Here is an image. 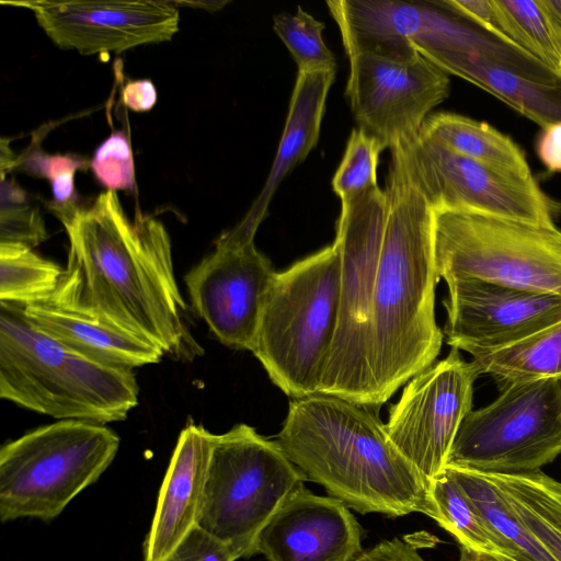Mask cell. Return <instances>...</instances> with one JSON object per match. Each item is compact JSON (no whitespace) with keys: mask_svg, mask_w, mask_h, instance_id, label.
I'll list each match as a JSON object with an SVG mask.
<instances>
[{"mask_svg":"<svg viewBox=\"0 0 561 561\" xmlns=\"http://www.w3.org/2000/svg\"><path fill=\"white\" fill-rule=\"evenodd\" d=\"M436 271L561 296V230L469 210L434 209Z\"/></svg>","mask_w":561,"mask_h":561,"instance_id":"cell-8","label":"cell"},{"mask_svg":"<svg viewBox=\"0 0 561 561\" xmlns=\"http://www.w3.org/2000/svg\"><path fill=\"white\" fill-rule=\"evenodd\" d=\"M273 28L289 50L298 72L336 70L335 58L322 37L324 23L301 7H297L295 14L282 12L274 15Z\"/></svg>","mask_w":561,"mask_h":561,"instance_id":"cell-29","label":"cell"},{"mask_svg":"<svg viewBox=\"0 0 561 561\" xmlns=\"http://www.w3.org/2000/svg\"><path fill=\"white\" fill-rule=\"evenodd\" d=\"M478 377L474 365L451 347L447 357L408 381L389 411L390 439L430 483L445 469L458 430L472 410Z\"/></svg>","mask_w":561,"mask_h":561,"instance_id":"cell-14","label":"cell"},{"mask_svg":"<svg viewBox=\"0 0 561 561\" xmlns=\"http://www.w3.org/2000/svg\"><path fill=\"white\" fill-rule=\"evenodd\" d=\"M421 135L458 154L522 176H531L519 146L483 122L455 113L431 114Z\"/></svg>","mask_w":561,"mask_h":561,"instance_id":"cell-22","label":"cell"},{"mask_svg":"<svg viewBox=\"0 0 561 561\" xmlns=\"http://www.w3.org/2000/svg\"><path fill=\"white\" fill-rule=\"evenodd\" d=\"M39 144L41 138L34 135L31 145L16 156L13 170L49 181L53 201L48 204V209L56 216L80 204L75 190V174L90 168V160L75 153L49 154Z\"/></svg>","mask_w":561,"mask_h":561,"instance_id":"cell-28","label":"cell"},{"mask_svg":"<svg viewBox=\"0 0 561 561\" xmlns=\"http://www.w3.org/2000/svg\"><path fill=\"white\" fill-rule=\"evenodd\" d=\"M47 238L38 207L31 204L27 193L13 178L1 175L0 243H20L33 249Z\"/></svg>","mask_w":561,"mask_h":561,"instance_id":"cell-31","label":"cell"},{"mask_svg":"<svg viewBox=\"0 0 561 561\" xmlns=\"http://www.w3.org/2000/svg\"><path fill=\"white\" fill-rule=\"evenodd\" d=\"M57 218L69 252L50 302L151 343L173 359L203 354L186 323L170 236L160 220L140 211L129 219L108 190Z\"/></svg>","mask_w":561,"mask_h":561,"instance_id":"cell-1","label":"cell"},{"mask_svg":"<svg viewBox=\"0 0 561 561\" xmlns=\"http://www.w3.org/2000/svg\"><path fill=\"white\" fill-rule=\"evenodd\" d=\"M420 186L434 209L469 210L554 226L561 205L534 176L458 154L422 136L408 142Z\"/></svg>","mask_w":561,"mask_h":561,"instance_id":"cell-12","label":"cell"},{"mask_svg":"<svg viewBox=\"0 0 561 561\" xmlns=\"http://www.w3.org/2000/svg\"><path fill=\"white\" fill-rule=\"evenodd\" d=\"M431 494L438 513L436 522L460 546L488 554L528 561L483 519L445 469L431 482Z\"/></svg>","mask_w":561,"mask_h":561,"instance_id":"cell-24","label":"cell"},{"mask_svg":"<svg viewBox=\"0 0 561 561\" xmlns=\"http://www.w3.org/2000/svg\"><path fill=\"white\" fill-rule=\"evenodd\" d=\"M540 3L548 14L557 34L561 37V0H540Z\"/></svg>","mask_w":561,"mask_h":561,"instance_id":"cell-39","label":"cell"},{"mask_svg":"<svg viewBox=\"0 0 561 561\" xmlns=\"http://www.w3.org/2000/svg\"><path fill=\"white\" fill-rule=\"evenodd\" d=\"M174 7L176 5H187V7H198L205 9L207 11H216L220 10L224 5L228 3V1H203V2H193V1H170Z\"/></svg>","mask_w":561,"mask_h":561,"instance_id":"cell-40","label":"cell"},{"mask_svg":"<svg viewBox=\"0 0 561 561\" xmlns=\"http://www.w3.org/2000/svg\"><path fill=\"white\" fill-rule=\"evenodd\" d=\"M24 313L41 332L104 365L133 369L159 363L164 355L151 343L50 301L25 306Z\"/></svg>","mask_w":561,"mask_h":561,"instance_id":"cell-20","label":"cell"},{"mask_svg":"<svg viewBox=\"0 0 561 561\" xmlns=\"http://www.w3.org/2000/svg\"><path fill=\"white\" fill-rule=\"evenodd\" d=\"M334 71L298 72L282 137L268 176L242 221L257 229L282 181L314 148L319 140Z\"/></svg>","mask_w":561,"mask_h":561,"instance_id":"cell-19","label":"cell"},{"mask_svg":"<svg viewBox=\"0 0 561 561\" xmlns=\"http://www.w3.org/2000/svg\"><path fill=\"white\" fill-rule=\"evenodd\" d=\"M344 50L354 118L389 149L417 138L431 111L449 95V75L405 42Z\"/></svg>","mask_w":561,"mask_h":561,"instance_id":"cell-11","label":"cell"},{"mask_svg":"<svg viewBox=\"0 0 561 561\" xmlns=\"http://www.w3.org/2000/svg\"><path fill=\"white\" fill-rule=\"evenodd\" d=\"M213 437L194 423L181 431L144 541V561L163 560L197 527Z\"/></svg>","mask_w":561,"mask_h":561,"instance_id":"cell-18","label":"cell"},{"mask_svg":"<svg viewBox=\"0 0 561 561\" xmlns=\"http://www.w3.org/2000/svg\"><path fill=\"white\" fill-rule=\"evenodd\" d=\"M445 2L451 9L472 20L482 27L507 38L504 35L493 0H445Z\"/></svg>","mask_w":561,"mask_h":561,"instance_id":"cell-34","label":"cell"},{"mask_svg":"<svg viewBox=\"0 0 561 561\" xmlns=\"http://www.w3.org/2000/svg\"><path fill=\"white\" fill-rule=\"evenodd\" d=\"M446 284L444 339L471 356L512 345L561 321V296L477 278Z\"/></svg>","mask_w":561,"mask_h":561,"instance_id":"cell-16","label":"cell"},{"mask_svg":"<svg viewBox=\"0 0 561 561\" xmlns=\"http://www.w3.org/2000/svg\"><path fill=\"white\" fill-rule=\"evenodd\" d=\"M458 561H519L504 556L488 554L460 546Z\"/></svg>","mask_w":561,"mask_h":561,"instance_id":"cell-38","label":"cell"},{"mask_svg":"<svg viewBox=\"0 0 561 561\" xmlns=\"http://www.w3.org/2000/svg\"><path fill=\"white\" fill-rule=\"evenodd\" d=\"M471 363L479 376L493 379L500 390L528 380L561 375V321L500 350L479 353Z\"/></svg>","mask_w":561,"mask_h":561,"instance_id":"cell-23","label":"cell"},{"mask_svg":"<svg viewBox=\"0 0 561 561\" xmlns=\"http://www.w3.org/2000/svg\"><path fill=\"white\" fill-rule=\"evenodd\" d=\"M387 149L377 137L354 128L348 137L343 159L332 179V188L346 204L378 188L377 165L380 153Z\"/></svg>","mask_w":561,"mask_h":561,"instance_id":"cell-30","label":"cell"},{"mask_svg":"<svg viewBox=\"0 0 561 561\" xmlns=\"http://www.w3.org/2000/svg\"><path fill=\"white\" fill-rule=\"evenodd\" d=\"M560 46H561V37H560Z\"/></svg>","mask_w":561,"mask_h":561,"instance_id":"cell-41","label":"cell"},{"mask_svg":"<svg viewBox=\"0 0 561 561\" xmlns=\"http://www.w3.org/2000/svg\"><path fill=\"white\" fill-rule=\"evenodd\" d=\"M123 103L135 112H146L157 102L154 84L148 80L128 81L122 91Z\"/></svg>","mask_w":561,"mask_h":561,"instance_id":"cell-37","label":"cell"},{"mask_svg":"<svg viewBox=\"0 0 561 561\" xmlns=\"http://www.w3.org/2000/svg\"><path fill=\"white\" fill-rule=\"evenodd\" d=\"M306 479L276 440L248 424L213 437L197 527L250 557L275 512Z\"/></svg>","mask_w":561,"mask_h":561,"instance_id":"cell-7","label":"cell"},{"mask_svg":"<svg viewBox=\"0 0 561 561\" xmlns=\"http://www.w3.org/2000/svg\"><path fill=\"white\" fill-rule=\"evenodd\" d=\"M387 215L380 187L341 204L339 322L319 392L370 405V309Z\"/></svg>","mask_w":561,"mask_h":561,"instance_id":"cell-9","label":"cell"},{"mask_svg":"<svg viewBox=\"0 0 561 561\" xmlns=\"http://www.w3.org/2000/svg\"><path fill=\"white\" fill-rule=\"evenodd\" d=\"M236 560L238 557L229 547L196 527L161 561Z\"/></svg>","mask_w":561,"mask_h":561,"instance_id":"cell-33","label":"cell"},{"mask_svg":"<svg viewBox=\"0 0 561 561\" xmlns=\"http://www.w3.org/2000/svg\"><path fill=\"white\" fill-rule=\"evenodd\" d=\"M26 8L54 44L82 55L122 53L172 38L179 9L170 1H1Z\"/></svg>","mask_w":561,"mask_h":561,"instance_id":"cell-15","label":"cell"},{"mask_svg":"<svg viewBox=\"0 0 561 561\" xmlns=\"http://www.w3.org/2000/svg\"><path fill=\"white\" fill-rule=\"evenodd\" d=\"M354 561H425L417 547L410 539L393 538L383 540L373 548L364 550Z\"/></svg>","mask_w":561,"mask_h":561,"instance_id":"cell-35","label":"cell"},{"mask_svg":"<svg viewBox=\"0 0 561 561\" xmlns=\"http://www.w3.org/2000/svg\"><path fill=\"white\" fill-rule=\"evenodd\" d=\"M119 437L104 424L61 420L0 449V519L56 518L114 460Z\"/></svg>","mask_w":561,"mask_h":561,"instance_id":"cell-6","label":"cell"},{"mask_svg":"<svg viewBox=\"0 0 561 561\" xmlns=\"http://www.w3.org/2000/svg\"><path fill=\"white\" fill-rule=\"evenodd\" d=\"M506 499L519 522L554 561H561V482L541 470L481 472Z\"/></svg>","mask_w":561,"mask_h":561,"instance_id":"cell-21","label":"cell"},{"mask_svg":"<svg viewBox=\"0 0 561 561\" xmlns=\"http://www.w3.org/2000/svg\"><path fill=\"white\" fill-rule=\"evenodd\" d=\"M561 454V375L510 385L462 421L446 467L516 474Z\"/></svg>","mask_w":561,"mask_h":561,"instance_id":"cell-10","label":"cell"},{"mask_svg":"<svg viewBox=\"0 0 561 561\" xmlns=\"http://www.w3.org/2000/svg\"><path fill=\"white\" fill-rule=\"evenodd\" d=\"M362 535L344 503L301 485L260 531L254 551L268 561H354L364 551Z\"/></svg>","mask_w":561,"mask_h":561,"instance_id":"cell-17","label":"cell"},{"mask_svg":"<svg viewBox=\"0 0 561 561\" xmlns=\"http://www.w3.org/2000/svg\"><path fill=\"white\" fill-rule=\"evenodd\" d=\"M387 215L370 309V405L431 366L444 333L435 319L439 280L433 249L434 208L414 172L408 142L391 149Z\"/></svg>","mask_w":561,"mask_h":561,"instance_id":"cell-2","label":"cell"},{"mask_svg":"<svg viewBox=\"0 0 561 561\" xmlns=\"http://www.w3.org/2000/svg\"><path fill=\"white\" fill-rule=\"evenodd\" d=\"M483 519L528 561H554L519 522L506 499L481 472L445 467Z\"/></svg>","mask_w":561,"mask_h":561,"instance_id":"cell-26","label":"cell"},{"mask_svg":"<svg viewBox=\"0 0 561 561\" xmlns=\"http://www.w3.org/2000/svg\"><path fill=\"white\" fill-rule=\"evenodd\" d=\"M256 229L240 221L185 275L196 313L226 346L251 351L262 301L276 272L254 244Z\"/></svg>","mask_w":561,"mask_h":561,"instance_id":"cell-13","label":"cell"},{"mask_svg":"<svg viewBox=\"0 0 561 561\" xmlns=\"http://www.w3.org/2000/svg\"><path fill=\"white\" fill-rule=\"evenodd\" d=\"M536 150L539 159L551 172H561V122L542 128Z\"/></svg>","mask_w":561,"mask_h":561,"instance_id":"cell-36","label":"cell"},{"mask_svg":"<svg viewBox=\"0 0 561 561\" xmlns=\"http://www.w3.org/2000/svg\"><path fill=\"white\" fill-rule=\"evenodd\" d=\"M65 268L20 243H0V301L28 306L50 301Z\"/></svg>","mask_w":561,"mask_h":561,"instance_id":"cell-25","label":"cell"},{"mask_svg":"<svg viewBox=\"0 0 561 561\" xmlns=\"http://www.w3.org/2000/svg\"><path fill=\"white\" fill-rule=\"evenodd\" d=\"M378 408L322 392L291 399L276 442L306 480L347 507L437 520L431 483L392 443Z\"/></svg>","mask_w":561,"mask_h":561,"instance_id":"cell-3","label":"cell"},{"mask_svg":"<svg viewBox=\"0 0 561 561\" xmlns=\"http://www.w3.org/2000/svg\"><path fill=\"white\" fill-rule=\"evenodd\" d=\"M90 169L108 191H131L135 167L130 145L123 130L112 133L94 151Z\"/></svg>","mask_w":561,"mask_h":561,"instance_id":"cell-32","label":"cell"},{"mask_svg":"<svg viewBox=\"0 0 561 561\" xmlns=\"http://www.w3.org/2000/svg\"><path fill=\"white\" fill-rule=\"evenodd\" d=\"M131 369L89 359L32 325L24 306L0 301V397L60 420L126 419L138 403Z\"/></svg>","mask_w":561,"mask_h":561,"instance_id":"cell-4","label":"cell"},{"mask_svg":"<svg viewBox=\"0 0 561 561\" xmlns=\"http://www.w3.org/2000/svg\"><path fill=\"white\" fill-rule=\"evenodd\" d=\"M504 35L561 77L560 37L540 0H493Z\"/></svg>","mask_w":561,"mask_h":561,"instance_id":"cell-27","label":"cell"},{"mask_svg":"<svg viewBox=\"0 0 561 561\" xmlns=\"http://www.w3.org/2000/svg\"><path fill=\"white\" fill-rule=\"evenodd\" d=\"M341 253L333 243L276 272L251 352L291 399L319 392L340 310Z\"/></svg>","mask_w":561,"mask_h":561,"instance_id":"cell-5","label":"cell"}]
</instances>
